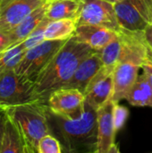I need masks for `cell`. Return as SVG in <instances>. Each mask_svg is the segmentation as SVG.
Returning a JSON list of instances; mask_svg holds the SVG:
<instances>
[{
  "label": "cell",
  "instance_id": "30",
  "mask_svg": "<svg viewBox=\"0 0 152 153\" xmlns=\"http://www.w3.org/2000/svg\"><path fill=\"white\" fill-rule=\"evenodd\" d=\"M106 1H108V2L113 3V4H116V3H118V2H120V1H122V0H106Z\"/></svg>",
  "mask_w": 152,
  "mask_h": 153
},
{
  "label": "cell",
  "instance_id": "18",
  "mask_svg": "<svg viewBox=\"0 0 152 153\" xmlns=\"http://www.w3.org/2000/svg\"><path fill=\"white\" fill-rule=\"evenodd\" d=\"M114 91L113 74L97 82L90 91L85 94V101L94 109H99L108 100L112 98Z\"/></svg>",
  "mask_w": 152,
  "mask_h": 153
},
{
  "label": "cell",
  "instance_id": "31",
  "mask_svg": "<svg viewBox=\"0 0 152 153\" xmlns=\"http://www.w3.org/2000/svg\"><path fill=\"white\" fill-rule=\"evenodd\" d=\"M0 1H1V0H0Z\"/></svg>",
  "mask_w": 152,
  "mask_h": 153
},
{
  "label": "cell",
  "instance_id": "15",
  "mask_svg": "<svg viewBox=\"0 0 152 153\" xmlns=\"http://www.w3.org/2000/svg\"><path fill=\"white\" fill-rule=\"evenodd\" d=\"M48 4H49V0H47L43 4H41L40 6L36 8L33 12H31L27 17H25L18 25H16L9 32L11 44L7 48H11L13 47L21 44L30 34V32L45 18Z\"/></svg>",
  "mask_w": 152,
  "mask_h": 153
},
{
  "label": "cell",
  "instance_id": "22",
  "mask_svg": "<svg viewBox=\"0 0 152 153\" xmlns=\"http://www.w3.org/2000/svg\"><path fill=\"white\" fill-rule=\"evenodd\" d=\"M49 20L45 16V18L40 22V23L30 32V34L22 42V45L25 48V49L29 50L37 45L42 43L45 39V30L49 23Z\"/></svg>",
  "mask_w": 152,
  "mask_h": 153
},
{
  "label": "cell",
  "instance_id": "29",
  "mask_svg": "<svg viewBox=\"0 0 152 153\" xmlns=\"http://www.w3.org/2000/svg\"><path fill=\"white\" fill-rule=\"evenodd\" d=\"M120 152V151H119V148H118V145L117 144H116V143L111 146V148H110V150H109V152L108 153H119Z\"/></svg>",
  "mask_w": 152,
  "mask_h": 153
},
{
  "label": "cell",
  "instance_id": "26",
  "mask_svg": "<svg viewBox=\"0 0 152 153\" xmlns=\"http://www.w3.org/2000/svg\"><path fill=\"white\" fill-rule=\"evenodd\" d=\"M9 118L8 116V110L7 107L5 106H0V149H1V143L4 135V132L5 129L6 122Z\"/></svg>",
  "mask_w": 152,
  "mask_h": 153
},
{
  "label": "cell",
  "instance_id": "7",
  "mask_svg": "<svg viewBox=\"0 0 152 153\" xmlns=\"http://www.w3.org/2000/svg\"><path fill=\"white\" fill-rule=\"evenodd\" d=\"M77 25H96L117 33L123 31L117 20L115 4L106 0H82Z\"/></svg>",
  "mask_w": 152,
  "mask_h": 153
},
{
  "label": "cell",
  "instance_id": "13",
  "mask_svg": "<svg viewBox=\"0 0 152 153\" xmlns=\"http://www.w3.org/2000/svg\"><path fill=\"white\" fill-rule=\"evenodd\" d=\"M120 33L115 39H113L110 43H108L105 48H103L101 50H99L101 58V67L99 68L96 75L93 77V79L88 85L84 95L88 93L97 82L113 74L114 70L116 65L118 64L121 56L122 38Z\"/></svg>",
  "mask_w": 152,
  "mask_h": 153
},
{
  "label": "cell",
  "instance_id": "21",
  "mask_svg": "<svg viewBox=\"0 0 152 153\" xmlns=\"http://www.w3.org/2000/svg\"><path fill=\"white\" fill-rule=\"evenodd\" d=\"M27 49L21 44L0 51V73L14 70L22 61Z\"/></svg>",
  "mask_w": 152,
  "mask_h": 153
},
{
  "label": "cell",
  "instance_id": "14",
  "mask_svg": "<svg viewBox=\"0 0 152 153\" xmlns=\"http://www.w3.org/2000/svg\"><path fill=\"white\" fill-rule=\"evenodd\" d=\"M119 33L100 26L96 25H77L74 32L76 39L87 45L94 50H101Z\"/></svg>",
  "mask_w": 152,
  "mask_h": 153
},
{
  "label": "cell",
  "instance_id": "24",
  "mask_svg": "<svg viewBox=\"0 0 152 153\" xmlns=\"http://www.w3.org/2000/svg\"><path fill=\"white\" fill-rule=\"evenodd\" d=\"M128 115H129V111L125 107L121 106L118 103H115L114 109H113V120H114V126L116 132L120 130L125 126Z\"/></svg>",
  "mask_w": 152,
  "mask_h": 153
},
{
  "label": "cell",
  "instance_id": "11",
  "mask_svg": "<svg viewBox=\"0 0 152 153\" xmlns=\"http://www.w3.org/2000/svg\"><path fill=\"white\" fill-rule=\"evenodd\" d=\"M115 102L110 99L99 109H97L98 120V152L97 153H108L111 146L115 143L116 130L113 120V109Z\"/></svg>",
  "mask_w": 152,
  "mask_h": 153
},
{
  "label": "cell",
  "instance_id": "1",
  "mask_svg": "<svg viewBox=\"0 0 152 153\" xmlns=\"http://www.w3.org/2000/svg\"><path fill=\"white\" fill-rule=\"evenodd\" d=\"M94 51L89 45L78 40L73 34L35 80L34 99L46 103L49 95L65 87L81 62Z\"/></svg>",
  "mask_w": 152,
  "mask_h": 153
},
{
  "label": "cell",
  "instance_id": "5",
  "mask_svg": "<svg viewBox=\"0 0 152 153\" xmlns=\"http://www.w3.org/2000/svg\"><path fill=\"white\" fill-rule=\"evenodd\" d=\"M66 40L45 39L42 43L27 50L22 61L14 69L15 73L23 79L34 83L39 74L64 46Z\"/></svg>",
  "mask_w": 152,
  "mask_h": 153
},
{
  "label": "cell",
  "instance_id": "17",
  "mask_svg": "<svg viewBox=\"0 0 152 153\" xmlns=\"http://www.w3.org/2000/svg\"><path fill=\"white\" fill-rule=\"evenodd\" d=\"M125 100L132 106L152 108V86L144 73L138 76Z\"/></svg>",
  "mask_w": 152,
  "mask_h": 153
},
{
  "label": "cell",
  "instance_id": "16",
  "mask_svg": "<svg viewBox=\"0 0 152 153\" xmlns=\"http://www.w3.org/2000/svg\"><path fill=\"white\" fill-rule=\"evenodd\" d=\"M82 10V0H49L46 17L49 21L73 20L77 22Z\"/></svg>",
  "mask_w": 152,
  "mask_h": 153
},
{
  "label": "cell",
  "instance_id": "25",
  "mask_svg": "<svg viewBox=\"0 0 152 153\" xmlns=\"http://www.w3.org/2000/svg\"><path fill=\"white\" fill-rule=\"evenodd\" d=\"M142 39L146 47L148 60L152 63V24L149 25L143 31H141Z\"/></svg>",
  "mask_w": 152,
  "mask_h": 153
},
{
  "label": "cell",
  "instance_id": "8",
  "mask_svg": "<svg viewBox=\"0 0 152 153\" xmlns=\"http://www.w3.org/2000/svg\"><path fill=\"white\" fill-rule=\"evenodd\" d=\"M36 100L33 82L23 79L14 70L0 73V106H13Z\"/></svg>",
  "mask_w": 152,
  "mask_h": 153
},
{
  "label": "cell",
  "instance_id": "20",
  "mask_svg": "<svg viewBox=\"0 0 152 153\" xmlns=\"http://www.w3.org/2000/svg\"><path fill=\"white\" fill-rule=\"evenodd\" d=\"M76 30V22L73 20L50 21L45 30V39L52 40H66L71 38Z\"/></svg>",
  "mask_w": 152,
  "mask_h": 153
},
{
  "label": "cell",
  "instance_id": "27",
  "mask_svg": "<svg viewBox=\"0 0 152 153\" xmlns=\"http://www.w3.org/2000/svg\"><path fill=\"white\" fill-rule=\"evenodd\" d=\"M11 44L9 33L0 30V51L5 50Z\"/></svg>",
  "mask_w": 152,
  "mask_h": 153
},
{
  "label": "cell",
  "instance_id": "3",
  "mask_svg": "<svg viewBox=\"0 0 152 153\" xmlns=\"http://www.w3.org/2000/svg\"><path fill=\"white\" fill-rule=\"evenodd\" d=\"M120 35L122 38L121 56L113 73L114 91L111 99L115 103H119L125 99L137 80L140 70L148 60L147 49L142 39L141 31L123 30Z\"/></svg>",
  "mask_w": 152,
  "mask_h": 153
},
{
  "label": "cell",
  "instance_id": "12",
  "mask_svg": "<svg viewBox=\"0 0 152 153\" xmlns=\"http://www.w3.org/2000/svg\"><path fill=\"white\" fill-rule=\"evenodd\" d=\"M101 67V58L99 51L95 50L84 58L76 68L72 78L63 88L76 89L83 94L93 77Z\"/></svg>",
  "mask_w": 152,
  "mask_h": 153
},
{
  "label": "cell",
  "instance_id": "28",
  "mask_svg": "<svg viewBox=\"0 0 152 153\" xmlns=\"http://www.w3.org/2000/svg\"><path fill=\"white\" fill-rule=\"evenodd\" d=\"M142 69L143 73L146 74V76L148 77V79H149V81H150V82H151L152 86V63L150 62V61H147L142 65Z\"/></svg>",
  "mask_w": 152,
  "mask_h": 153
},
{
  "label": "cell",
  "instance_id": "2",
  "mask_svg": "<svg viewBox=\"0 0 152 153\" xmlns=\"http://www.w3.org/2000/svg\"><path fill=\"white\" fill-rule=\"evenodd\" d=\"M50 134L66 153H97L98 120L97 110L85 101V111L78 119H68L51 111L47 107Z\"/></svg>",
  "mask_w": 152,
  "mask_h": 153
},
{
  "label": "cell",
  "instance_id": "19",
  "mask_svg": "<svg viewBox=\"0 0 152 153\" xmlns=\"http://www.w3.org/2000/svg\"><path fill=\"white\" fill-rule=\"evenodd\" d=\"M26 153L23 138L13 121L9 117L4 132L0 153Z\"/></svg>",
  "mask_w": 152,
  "mask_h": 153
},
{
  "label": "cell",
  "instance_id": "4",
  "mask_svg": "<svg viewBox=\"0 0 152 153\" xmlns=\"http://www.w3.org/2000/svg\"><path fill=\"white\" fill-rule=\"evenodd\" d=\"M7 110L23 138L26 153H38L40 139L50 134L47 104L36 100L9 106Z\"/></svg>",
  "mask_w": 152,
  "mask_h": 153
},
{
  "label": "cell",
  "instance_id": "9",
  "mask_svg": "<svg viewBox=\"0 0 152 153\" xmlns=\"http://www.w3.org/2000/svg\"><path fill=\"white\" fill-rule=\"evenodd\" d=\"M46 104L57 115L68 119H78L85 111V95L76 89L60 88L49 95Z\"/></svg>",
  "mask_w": 152,
  "mask_h": 153
},
{
  "label": "cell",
  "instance_id": "10",
  "mask_svg": "<svg viewBox=\"0 0 152 153\" xmlns=\"http://www.w3.org/2000/svg\"><path fill=\"white\" fill-rule=\"evenodd\" d=\"M47 0H1L0 30L9 33L25 17Z\"/></svg>",
  "mask_w": 152,
  "mask_h": 153
},
{
  "label": "cell",
  "instance_id": "6",
  "mask_svg": "<svg viewBox=\"0 0 152 153\" xmlns=\"http://www.w3.org/2000/svg\"><path fill=\"white\" fill-rule=\"evenodd\" d=\"M115 9L123 30L143 31L152 24V0H122L115 4Z\"/></svg>",
  "mask_w": 152,
  "mask_h": 153
},
{
  "label": "cell",
  "instance_id": "23",
  "mask_svg": "<svg viewBox=\"0 0 152 153\" xmlns=\"http://www.w3.org/2000/svg\"><path fill=\"white\" fill-rule=\"evenodd\" d=\"M62 146L59 141L51 134L42 137L38 145V153H61Z\"/></svg>",
  "mask_w": 152,
  "mask_h": 153
}]
</instances>
